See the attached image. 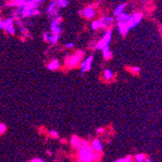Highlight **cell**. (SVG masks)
I'll return each mask as SVG.
<instances>
[{"label": "cell", "mask_w": 162, "mask_h": 162, "mask_svg": "<svg viewBox=\"0 0 162 162\" xmlns=\"http://www.w3.org/2000/svg\"><path fill=\"white\" fill-rule=\"evenodd\" d=\"M39 5L32 2L31 0H27L24 3L23 7L21 9V18H29L31 17L38 16L41 14L40 10L38 9Z\"/></svg>", "instance_id": "cell-2"}, {"label": "cell", "mask_w": 162, "mask_h": 162, "mask_svg": "<svg viewBox=\"0 0 162 162\" xmlns=\"http://www.w3.org/2000/svg\"><path fill=\"white\" fill-rule=\"evenodd\" d=\"M96 132L97 133H103V132H104V129H103V128H99V129H97Z\"/></svg>", "instance_id": "cell-32"}, {"label": "cell", "mask_w": 162, "mask_h": 162, "mask_svg": "<svg viewBox=\"0 0 162 162\" xmlns=\"http://www.w3.org/2000/svg\"><path fill=\"white\" fill-rule=\"evenodd\" d=\"M92 62H93V55H89L87 57H86L85 59L82 60L80 63V70H81V73L83 74L87 72V71L90 70L92 66Z\"/></svg>", "instance_id": "cell-8"}, {"label": "cell", "mask_w": 162, "mask_h": 162, "mask_svg": "<svg viewBox=\"0 0 162 162\" xmlns=\"http://www.w3.org/2000/svg\"><path fill=\"white\" fill-rule=\"evenodd\" d=\"M128 18H129V14H127V13H125V12L121 13V14H119V16L115 17L116 22H126Z\"/></svg>", "instance_id": "cell-21"}, {"label": "cell", "mask_w": 162, "mask_h": 162, "mask_svg": "<svg viewBox=\"0 0 162 162\" xmlns=\"http://www.w3.org/2000/svg\"><path fill=\"white\" fill-rule=\"evenodd\" d=\"M102 55H103V57L105 58V59H110V58H112V51L110 49V46L106 47L102 50Z\"/></svg>", "instance_id": "cell-17"}, {"label": "cell", "mask_w": 162, "mask_h": 162, "mask_svg": "<svg viewBox=\"0 0 162 162\" xmlns=\"http://www.w3.org/2000/svg\"><path fill=\"white\" fill-rule=\"evenodd\" d=\"M30 161L31 162H43V159L42 158H32Z\"/></svg>", "instance_id": "cell-30"}, {"label": "cell", "mask_w": 162, "mask_h": 162, "mask_svg": "<svg viewBox=\"0 0 162 162\" xmlns=\"http://www.w3.org/2000/svg\"><path fill=\"white\" fill-rule=\"evenodd\" d=\"M43 38H44V41H46V42H48L51 45H55V44L58 43V41H59L60 35L53 34L51 32H44Z\"/></svg>", "instance_id": "cell-9"}, {"label": "cell", "mask_w": 162, "mask_h": 162, "mask_svg": "<svg viewBox=\"0 0 162 162\" xmlns=\"http://www.w3.org/2000/svg\"><path fill=\"white\" fill-rule=\"evenodd\" d=\"M59 67H60V63L57 59H53L51 61H50L47 65V68L51 71H55L57 69H59Z\"/></svg>", "instance_id": "cell-15"}, {"label": "cell", "mask_w": 162, "mask_h": 162, "mask_svg": "<svg viewBox=\"0 0 162 162\" xmlns=\"http://www.w3.org/2000/svg\"><path fill=\"white\" fill-rule=\"evenodd\" d=\"M5 131H6V125L0 122V135L3 134Z\"/></svg>", "instance_id": "cell-26"}, {"label": "cell", "mask_w": 162, "mask_h": 162, "mask_svg": "<svg viewBox=\"0 0 162 162\" xmlns=\"http://www.w3.org/2000/svg\"><path fill=\"white\" fill-rule=\"evenodd\" d=\"M2 23H3V19L0 17V29H2Z\"/></svg>", "instance_id": "cell-33"}, {"label": "cell", "mask_w": 162, "mask_h": 162, "mask_svg": "<svg viewBox=\"0 0 162 162\" xmlns=\"http://www.w3.org/2000/svg\"><path fill=\"white\" fill-rule=\"evenodd\" d=\"M11 1H12V2H14V4H15V2L17 1V0H11Z\"/></svg>", "instance_id": "cell-34"}, {"label": "cell", "mask_w": 162, "mask_h": 162, "mask_svg": "<svg viewBox=\"0 0 162 162\" xmlns=\"http://www.w3.org/2000/svg\"><path fill=\"white\" fill-rule=\"evenodd\" d=\"M82 141H83V140H82L81 138L77 137V136H73L72 139H71V145H72L73 148H77L78 147H79V146L81 145Z\"/></svg>", "instance_id": "cell-18"}, {"label": "cell", "mask_w": 162, "mask_h": 162, "mask_svg": "<svg viewBox=\"0 0 162 162\" xmlns=\"http://www.w3.org/2000/svg\"><path fill=\"white\" fill-rule=\"evenodd\" d=\"M81 14H82V16H83V18H85L89 19V18H92L95 17L96 11H95V9H94L93 7H91V6H87V7L83 8V9L82 10Z\"/></svg>", "instance_id": "cell-11"}, {"label": "cell", "mask_w": 162, "mask_h": 162, "mask_svg": "<svg viewBox=\"0 0 162 162\" xmlns=\"http://www.w3.org/2000/svg\"><path fill=\"white\" fill-rule=\"evenodd\" d=\"M64 47H65V49H68V50H71L74 48V44L73 43H66L65 45H64Z\"/></svg>", "instance_id": "cell-27"}, {"label": "cell", "mask_w": 162, "mask_h": 162, "mask_svg": "<svg viewBox=\"0 0 162 162\" xmlns=\"http://www.w3.org/2000/svg\"><path fill=\"white\" fill-rule=\"evenodd\" d=\"M90 26H91V29L92 30H98L101 28V23H100V21L99 19H94V21L91 22V24H90Z\"/></svg>", "instance_id": "cell-22"}, {"label": "cell", "mask_w": 162, "mask_h": 162, "mask_svg": "<svg viewBox=\"0 0 162 162\" xmlns=\"http://www.w3.org/2000/svg\"><path fill=\"white\" fill-rule=\"evenodd\" d=\"M134 160L137 161V162H144V161H147L145 154H143V153L136 154L135 156H134Z\"/></svg>", "instance_id": "cell-23"}, {"label": "cell", "mask_w": 162, "mask_h": 162, "mask_svg": "<svg viewBox=\"0 0 162 162\" xmlns=\"http://www.w3.org/2000/svg\"><path fill=\"white\" fill-rule=\"evenodd\" d=\"M131 71L134 73H138V72H140V68L139 67H133V68H131Z\"/></svg>", "instance_id": "cell-29"}, {"label": "cell", "mask_w": 162, "mask_h": 162, "mask_svg": "<svg viewBox=\"0 0 162 162\" xmlns=\"http://www.w3.org/2000/svg\"><path fill=\"white\" fill-rule=\"evenodd\" d=\"M62 18L59 15H56L51 18V32L53 34L61 35L62 27H61Z\"/></svg>", "instance_id": "cell-5"}, {"label": "cell", "mask_w": 162, "mask_h": 162, "mask_svg": "<svg viewBox=\"0 0 162 162\" xmlns=\"http://www.w3.org/2000/svg\"><path fill=\"white\" fill-rule=\"evenodd\" d=\"M142 19H143V15L141 13H135L133 15H129V18H127L125 22L128 25L129 29H132L137 27V25H139V23L142 22Z\"/></svg>", "instance_id": "cell-6"}, {"label": "cell", "mask_w": 162, "mask_h": 162, "mask_svg": "<svg viewBox=\"0 0 162 162\" xmlns=\"http://www.w3.org/2000/svg\"><path fill=\"white\" fill-rule=\"evenodd\" d=\"M103 76H104V79L105 80L112 81L113 78H114V72H113L111 69H106L104 71V74H103Z\"/></svg>", "instance_id": "cell-19"}, {"label": "cell", "mask_w": 162, "mask_h": 162, "mask_svg": "<svg viewBox=\"0 0 162 162\" xmlns=\"http://www.w3.org/2000/svg\"><path fill=\"white\" fill-rule=\"evenodd\" d=\"M129 30L130 29H129L125 22H118V31L122 36H126Z\"/></svg>", "instance_id": "cell-14"}, {"label": "cell", "mask_w": 162, "mask_h": 162, "mask_svg": "<svg viewBox=\"0 0 162 162\" xmlns=\"http://www.w3.org/2000/svg\"><path fill=\"white\" fill-rule=\"evenodd\" d=\"M112 36H113V31L110 30V29H107L105 31V33L103 34L102 38L100 39L98 42L96 43L94 48L96 50L102 51L104 48L110 46V44H111V41H112Z\"/></svg>", "instance_id": "cell-4"}, {"label": "cell", "mask_w": 162, "mask_h": 162, "mask_svg": "<svg viewBox=\"0 0 162 162\" xmlns=\"http://www.w3.org/2000/svg\"><path fill=\"white\" fill-rule=\"evenodd\" d=\"M114 17H106V16H103L99 21L101 23V28H108L112 25V23L114 22Z\"/></svg>", "instance_id": "cell-12"}, {"label": "cell", "mask_w": 162, "mask_h": 162, "mask_svg": "<svg viewBox=\"0 0 162 162\" xmlns=\"http://www.w3.org/2000/svg\"><path fill=\"white\" fill-rule=\"evenodd\" d=\"M78 150V160L81 162H91L96 159L97 154L92 150L91 146H90L87 141L83 140L81 145L77 148Z\"/></svg>", "instance_id": "cell-1"}, {"label": "cell", "mask_w": 162, "mask_h": 162, "mask_svg": "<svg viewBox=\"0 0 162 162\" xmlns=\"http://www.w3.org/2000/svg\"><path fill=\"white\" fill-rule=\"evenodd\" d=\"M50 135H51L53 138H58V133H57L55 130H51V131L50 132Z\"/></svg>", "instance_id": "cell-28"}, {"label": "cell", "mask_w": 162, "mask_h": 162, "mask_svg": "<svg viewBox=\"0 0 162 162\" xmlns=\"http://www.w3.org/2000/svg\"><path fill=\"white\" fill-rule=\"evenodd\" d=\"M2 29L10 35H14L16 33V27H15V19L13 18H8L2 23Z\"/></svg>", "instance_id": "cell-7"}, {"label": "cell", "mask_w": 162, "mask_h": 162, "mask_svg": "<svg viewBox=\"0 0 162 162\" xmlns=\"http://www.w3.org/2000/svg\"><path fill=\"white\" fill-rule=\"evenodd\" d=\"M55 1L56 2L57 7L59 9L66 8L67 6L69 5V0H55Z\"/></svg>", "instance_id": "cell-20"}, {"label": "cell", "mask_w": 162, "mask_h": 162, "mask_svg": "<svg viewBox=\"0 0 162 162\" xmlns=\"http://www.w3.org/2000/svg\"><path fill=\"white\" fill-rule=\"evenodd\" d=\"M125 8H126V4L125 3H121L119 5H118L115 7V11H114V17H116L119 16L121 13H124L125 11Z\"/></svg>", "instance_id": "cell-16"}, {"label": "cell", "mask_w": 162, "mask_h": 162, "mask_svg": "<svg viewBox=\"0 0 162 162\" xmlns=\"http://www.w3.org/2000/svg\"><path fill=\"white\" fill-rule=\"evenodd\" d=\"M32 2H34L35 4H38V5H40V3H42L44 0H31Z\"/></svg>", "instance_id": "cell-31"}, {"label": "cell", "mask_w": 162, "mask_h": 162, "mask_svg": "<svg viewBox=\"0 0 162 162\" xmlns=\"http://www.w3.org/2000/svg\"><path fill=\"white\" fill-rule=\"evenodd\" d=\"M58 10H59V8L57 7L56 2L55 1V0H53V1H51L50 4L48 5L46 12H47V14L49 15V17L51 18H54L55 16L58 15Z\"/></svg>", "instance_id": "cell-10"}, {"label": "cell", "mask_w": 162, "mask_h": 162, "mask_svg": "<svg viewBox=\"0 0 162 162\" xmlns=\"http://www.w3.org/2000/svg\"><path fill=\"white\" fill-rule=\"evenodd\" d=\"M133 159L131 157H125V158H119L116 159V162H131Z\"/></svg>", "instance_id": "cell-25"}, {"label": "cell", "mask_w": 162, "mask_h": 162, "mask_svg": "<svg viewBox=\"0 0 162 162\" xmlns=\"http://www.w3.org/2000/svg\"><path fill=\"white\" fill-rule=\"evenodd\" d=\"M90 146H91L92 150L95 152H103V143L99 139H93L91 141Z\"/></svg>", "instance_id": "cell-13"}, {"label": "cell", "mask_w": 162, "mask_h": 162, "mask_svg": "<svg viewBox=\"0 0 162 162\" xmlns=\"http://www.w3.org/2000/svg\"><path fill=\"white\" fill-rule=\"evenodd\" d=\"M19 31H21V33L23 36H25V37H31V35L29 34V31H28V29L26 28V26H25V25H23V26H22V27H19Z\"/></svg>", "instance_id": "cell-24"}, {"label": "cell", "mask_w": 162, "mask_h": 162, "mask_svg": "<svg viewBox=\"0 0 162 162\" xmlns=\"http://www.w3.org/2000/svg\"><path fill=\"white\" fill-rule=\"evenodd\" d=\"M83 56H85V53L83 51H78L75 54L66 57L65 65L67 66V68H75L81 63Z\"/></svg>", "instance_id": "cell-3"}]
</instances>
